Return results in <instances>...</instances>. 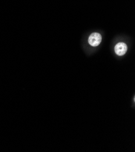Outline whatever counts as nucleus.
<instances>
[{
    "label": "nucleus",
    "mask_w": 135,
    "mask_h": 152,
    "mask_svg": "<svg viewBox=\"0 0 135 152\" xmlns=\"http://www.w3.org/2000/svg\"><path fill=\"white\" fill-rule=\"evenodd\" d=\"M89 44L93 47H96L100 44L102 41V37L101 35L99 33H92L90 35L88 39Z\"/></svg>",
    "instance_id": "f257e3e1"
},
{
    "label": "nucleus",
    "mask_w": 135,
    "mask_h": 152,
    "mask_svg": "<svg viewBox=\"0 0 135 152\" xmlns=\"http://www.w3.org/2000/svg\"><path fill=\"white\" fill-rule=\"evenodd\" d=\"M127 45L124 42H119L116 44L115 47V52L118 56L124 55L127 51Z\"/></svg>",
    "instance_id": "f03ea898"
}]
</instances>
